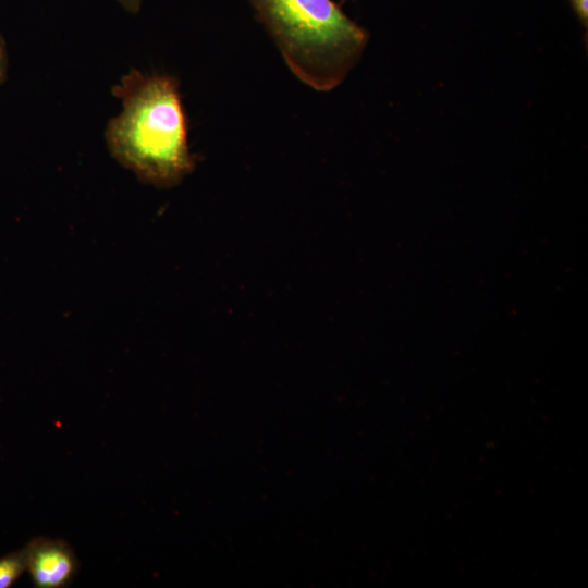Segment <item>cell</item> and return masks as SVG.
I'll return each mask as SVG.
<instances>
[{"mask_svg": "<svg viewBox=\"0 0 588 588\" xmlns=\"http://www.w3.org/2000/svg\"><path fill=\"white\" fill-rule=\"evenodd\" d=\"M122 102L105 137L110 154L142 181L179 184L195 166L179 83L169 75L132 70L112 88Z\"/></svg>", "mask_w": 588, "mask_h": 588, "instance_id": "cell-1", "label": "cell"}, {"mask_svg": "<svg viewBox=\"0 0 588 588\" xmlns=\"http://www.w3.org/2000/svg\"><path fill=\"white\" fill-rule=\"evenodd\" d=\"M291 72L317 91L338 87L358 63L367 30L332 0H249Z\"/></svg>", "mask_w": 588, "mask_h": 588, "instance_id": "cell-2", "label": "cell"}, {"mask_svg": "<svg viewBox=\"0 0 588 588\" xmlns=\"http://www.w3.org/2000/svg\"><path fill=\"white\" fill-rule=\"evenodd\" d=\"M27 571L36 588H64L74 580L79 562L62 539L36 537L25 546Z\"/></svg>", "mask_w": 588, "mask_h": 588, "instance_id": "cell-3", "label": "cell"}, {"mask_svg": "<svg viewBox=\"0 0 588 588\" xmlns=\"http://www.w3.org/2000/svg\"><path fill=\"white\" fill-rule=\"evenodd\" d=\"M27 571L24 547L0 558V588L12 586Z\"/></svg>", "mask_w": 588, "mask_h": 588, "instance_id": "cell-4", "label": "cell"}, {"mask_svg": "<svg viewBox=\"0 0 588 588\" xmlns=\"http://www.w3.org/2000/svg\"><path fill=\"white\" fill-rule=\"evenodd\" d=\"M569 3L577 15V17L580 20L585 26H587L588 23V0H569Z\"/></svg>", "mask_w": 588, "mask_h": 588, "instance_id": "cell-5", "label": "cell"}, {"mask_svg": "<svg viewBox=\"0 0 588 588\" xmlns=\"http://www.w3.org/2000/svg\"><path fill=\"white\" fill-rule=\"evenodd\" d=\"M8 70V53L5 41L0 34V84L3 83Z\"/></svg>", "mask_w": 588, "mask_h": 588, "instance_id": "cell-6", "label": "cell"}, {"mask_svg": "<svg viewBox=\"0 0 588 588\" xmlns=\"http://www.w3.org/2000/svg\"><path fill=\"white\" fill-rule=\"evenodd\" d=\"M122 8L128 13L136 14L139 12L143 0H117Z\"/></svg>", "mask_w": 588, "mask_h": 588, "instance_id": "cell-7", "label": "cell"}]
</instances>
